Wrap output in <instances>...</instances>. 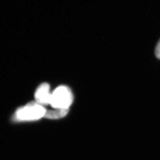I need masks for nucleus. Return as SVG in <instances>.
Here are the masks:
<instances>
[{
	"mask_svg": "<svg viewBox=\"0 0 160 160\" xmlns=\"http://www.w3.org/2000/svg\"><path fill=\"white\" fill-rule=\"evenodd\" d=\"M46 110L37 102H31L17 110L14 119L16 121H30L44 117Z\"/></svg>",
	"mask_w": 160,
	"mask_h": 160,
	"instance_id": "1",
	"label": "nucleus"
},
{
	"mask_svg": "<svg viewBox=\"0 0 160 160\" xmlns=\"http://www.w3.org/2000/svg\"><path fill=\"white\" fill-rule=\"evenodd\" d=\"M73 100L71 89L62 85L56 88L52 93L50 104L54 109H69Z\"/></svg>",
	"mask_w": 160,
	"mask_h": 160,
	"instance_id": "2",
	"label": "nucleus"
},
{
	"mask_svg": "<svg viewBox=\"0 0 160 160\" xmlns=\"http://www.w3.org/2000/svg\"><path fill=\"white\" fill-rule=\"evenodd\" d=\"M51 96L50 87L49 84L46 83L40 85L35 93L36 102L42 106L50 104Z\"/></svg>",
	"mask_w": 160,
	"mask_h": 160,
	"instance_id": "3",
	"label": "nucleus"
},
{
	"mask_svg": "<svg viewBox=\"0 0 160 160\" xmlns=\"http://www.w3.org/2000/svg\"><path fill=\"white\" fill-rule=\"evenodd\" d=\"M69 112V109H54L51 110H46L45 118L49 119H58L65 117Z\"/></svg>",
	"mask_w": 160,
	"mask_h": 160,
	"instance_id": "4",
	"label": "nucleus"
},
{
	"mask_svg": "<svg viewBox=\"0 0 160 160\" xmlns=\"http://www.w3.org/2000/svg\"><path fill=\"white\" fill-rule=\"evenodd\" d=\"M155 54H156V57L160 59V40L156 46Z\"/></svg>",
	"mask_w": 160,
	"mask_h": 160,
	"instance_id": "5",
	"label": "nucleus"
}]
</instances>
